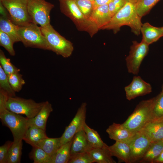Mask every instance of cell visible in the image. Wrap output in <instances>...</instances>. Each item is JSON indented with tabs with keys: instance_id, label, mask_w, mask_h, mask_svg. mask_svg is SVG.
I'll use <instances>...</instances> for the list:
<instances>
[{
	"instance_id": "cell-27",
	"label": "cell",
	"mask_w": 163,
	"mask_h": 163,
	"mask_svg": "<svg viewBox=\"0 0 163 163\" xmlns=\"http://www.w3.org/2000/svg\"><path fill=\"white\" fill-rule=\"evenodd\" d=\"M83 129L85 132L88 141L93 148H101L108 146L104 143L97 132L91 128L85 123Z\"/></svg>"
},
{
	"instance_id": "cell-23",
	"label": "cell",
	"mask_w": 163,
	"mask_h": 163,
	"mask_svg": "<svg viewBox=\"0 0 163 163\" xmlns=\"http://www.w3.org/2000/svg\"><path fill=\"white\" fill-rule=\"evenodd\" d=\"M163 151V141L152 142L145 153L140 163H154Z\"/></svg>"
},
{
	"instance_id": "cell-26",
	"label": "cell",
	"mask_w": 163,
	"mask_h": 163,
	"mask_svg": "<svg viewBox=\"0 0 163 163\" xmlns=\"http://www.w3.org/2000/svg\"><path fill=\"white\" fill-rule=\"evenodd\" d=\"M72 139L60 147L51 157V163H68L71 156L70 149Z\"/></svg>"
},
{
	"instance_id": "cell-33",
	"label": "cell",
	"mask_w": 163,
	"mask_h": 163,
	"mask_svg": "<svg viewBox=\"0 0 163 163\" xmlns=\"http://www.w3.org/2000/svg\"><path fill=\"white\" fill-rule=\"evenodd\" d=\"M152 112V119L163 120V91L155 97Z\"/></svg>"
},
{
	"instance_id": "cell-31",
	"label": "cell",
	"mask_w": 163,
	"mask_h": 163,
	"mask_svg": "<svg viewBox=\"0 0 163 163\" xmlns=\"http://www.w3.org/2000/svg\"><path fill=\"white\" fill-rule=\"evenodd\" d=\"M0 89L6 93L9 97L15 96V92L10 84L8 75L0 66Z\"/></svg>"
},
{
	"instance_id": "cell-39",
	"label": "cell",
	"mask_w": 163,
	"mask_h": 163,
	"mask_svg": "<svg viewBox=\"0 0 163 163\" xmlns=\"http://www.w3.org/2000/svg\"><path fill=\"white\" fill-rule=\"evenodd\" d=\"M13 142L8 141L0 147V163H7L10 149Z\"/></svg>"
},
{
	"instance_id": "cell-2",
	"label": "cell",
	"mask_w": 163,
	"mask_h": 163,
	"mask_svg": "<svg viewBox=\"0 0 163 163\" xmlns=\"http://www.w3.org/2000/svg\"><path fill=\"white\" fill-rule=\"evenodd\" d=\"M62 12L70 18L78 29L93 37L99 30L96 24L80 11L74 0H59Z\"/></svg>"
},
{
	"instance_id": "cell-14",
	"label": "cell",
	"mask_w": 163,
	"mask_h": 163,
	"mask_svg": "<svg viewBox=\"0 0 163 163\" xmlns=\"http://www.w3.org/2000/svg\"><path fill=\"white\" fill-rule=\"evenodd\" d=\"M109 138L115 141L129 142L136 133L130 131L123 124L113 123L106 130Z\"/></svg>"
},
{
	"instance_id": "cell-1",
	"label": "cell",
	"mask_w": 163,
	"mask_h": 163,
	"mask_svg": "<svg viewBox=\"0 0 163 163\" xmlns=\"http://www.w3.org/2000/svg\"><path fill=\"white\" fill-rule=\"evenodd\" d=\"M141 17L137 12L134 4L126 2L123 7L111 18L110 21L101 29L112 30L117 33L123 26H129L136 35L141 33L142 24Z\"/></svg>"
},
{
	"instance_id": "cell-18",
	"label": "cell",
	"mask_w": 163,
	"mask_h": 163,
	"mask_svg": "<svg viewBox=\"0 0 163 163\" xmlns=\"http://www.w3.org/2000/svg\"><path fill=\"white\" fill-rule=\"evenodd\" d=\"M111 18L108 4L100 5L94 9L90 18L99 30L107 25Z\"/></svg>"
},
{
	"instance_id": "cell-15",
	"label": "cell",
	"mask_w": 163,
	"mask_h": 163,
	"mask_svg": "<svg viewBox=\"0 0 163 163\" xmlns=\"http://www.w3.org/2000/svg\"><path fill=\"white\" fill-rule=\"evenodd\" d=\"M140 131L152 142L163 141V120L152 119Z\"/></svg>"
},
{
	"instance_id": "cell-22",
	"label": "cell",
	"mask_w": 163,
	"mask_h": 163,
	"mask_svg": "<svg viewBox=\"0 0 163 163\" xmlns=\"http://www.w3.org/2000/svg\"><path fill=\"white\" fill-rule=\"evenodd\" d=\"M48 137L45 130L35 126H30L28 127L23 140L32 147H34L38 142Z\"/></svg>"
},
{
	"instance_id": "cell-32",
	"label": "cell",
	"mask_w": 163,
	"mask_h": 163,
	"mask_svg": "<svg viewBox=\"0 0 163 163\" xmlns=\"http://www.w3.org/2000/svg\"><path fill=\"white\" fill-rule=\"evenodd\" d=\"M0 66L7 75L19 72L20 71L19 69L11 63L9 59L6 57L4 52L1 50H0Z\"/></svg>"
},
{
	"instance_id": "cell-24",
	"label": "cell",
	"mask_w": 163,
	"mask_h": 163,
	"mask_svg": "<svg viewBox=\"0 0 163 163\" xmlns=\"http://www.w3.org/2000/svg\"><path fill=\"white\" fill-rule=\"evenodd\" d=\"M107 147L92 148L89 152L94 162L97 163H115Z\"/></svg>"
},
{
	"instance_id": "cell-3",
	"label": "cell",
	"mask_w": 163,
	"mask_h": 163,
	"mask_svg": "<svg viewBox=\"0 0 163 163\" xmlns=\"http://www.w3.org/2000/svg\"><path fill=\"white\" fill-rule=\"evenodd\" d=\"M155 99V97L140 101L123 124L135 133L141 130L153 118Z\"/></svg>"
},
{
	"instance_id": "cell-5",
	"label": "cell",
	"mask_w": 163,
	"mask_h": 163,
	"mask_svg": "<svg viewBox=\"0 0 163 163\" xmlns=\"http://www.w3.org/2000/svg\"><path fill=\"white\" fill-rule=\"evenodd\" d=\"M0 119L3 124L10 129L13 136V142L23 140L29 126V119L6 108L0 110Z\"/></svg>"
},
{
	"instance_id": "cell-43",
	"label": "cell",
	"mask_w": 163,
	"mask_h": 163,
	"mask_svg": "<svg viewBox=\"0 0 163 163\" xmlns=\"http://www.w3.org/2000/svg\"><path fill=\"white\" fill-rule=\"evenodd\" d=\"M162 91H163V86L162 87Z\"/></svg>"
},
{
	"instance_id": "cell-13",
	"label": "cell",
	"mask_w": 163,
	"mask_h": 163,
	"mask_svg": "<svg viewBox=\"0 0 163 163\" xmlns=\"http://www.w3.org/2000/svg\"><path fill=\"white\" fill-rule=\"evenodd\" d=\"M126 98L130 101L135 98L150 93L152 88L150 84L139 76H134L128 85L125 87Z\"/></svg>"
},
{
	"instance_id": "cell-36",
	"label": "cell",
	"mask_w": 163,
	"mask_h": 163,
	"mask_svg": "<svg viewBox=\"0 0 163 163\" xmlns=\"http://www.w3.org/2000/svg\"><path fill=\"white\" fill-rule=\"evenodd\" d=\"M82 12L90 18L94 9L93 1L89 0H74Z\"/></svg>"
},
{
	"instance_id": "cell-19",
	"label": "cell",
	"mask_w": 163,
	"mask_h": 163,
	"mask_svg": "<svg viewBox=\"0 0 163 163\" xmlns=\"http://www.w3.org/2000/svg\"><path fill=\"white\" fill-rule=\"evenodd\" d=\"M53 111L52 104L48 101H45L44 104L37 115L29 119V126H35L46 130L47 120Z\"/></svg>"
},
{
	"instance_id": "cell-34",
	"label": "cell",
	"mask_w": 163,
	"mask_h": 163,
	"mask_svg": "<svg viewBox=\"0 0 163 163\" xmlns=\"http://www.w3.org/2000/svg\"><path fill=\"white\" fill-rule=\"evenodd\" d=\"M8 76L9 83L13 90L15 92L20 91L25 83L22 75L19 72L8 75Z\"/></svg>"
},
{
	"instance_id": "cell-6",
	"label": "cell",
	"mask_w": 163,
	"mask_h": 163,
	"mask_svg": "<svg viewBox=\"0 0 163 163\" xmlns=\"http://www.w3.org/2000/svg\"><path fill=\"white\" fill-rule=\"evenodd\" d=\"M18 34L20 41L26 47L49 50L47 43L40 27L33 22L19 26Z\"/></svg>"
},
{
	"instance_id": "cell-7",
	"label": "cell",
	"mask_w": 163,
	"mask_h": 163,
	"mask_svg": "<svg viewBox=\"0 0 163 163\" xmlns=\"http://www.w3.org/2000/svg\"><path fill=\"white\" fill-rule=\"evenodd\" d=\"M44 102L37 103L31 99L16 97H9L6 107L8 110L19 114H24L29 119L35 117L40 110Z\"/></svg>"
},
{
	"instance_id": "cell-25",
	"label": "cell",
	"mask_w": 163,
	"mask_h": 163,
	"mask_svg": "<svg viewBox=\"0 0 163 163\" xmlns=\"http://www.w3.org/2000/svg\"><path fill=\"white\" fill-rule=\"evenodd\" d=\"M60 140V137L55 138L48 137L38 142L35 147L41 148L52 157L61 146Z\"/></svg>"
},
{
	"instance_id": "cell-17",
	"label": "cell",
	"mask_w": 163,
	"mask_h": 163,
	"mask_svg": "<svg viewBox=\"0 0 163 163\" xmlns=\"http://www.w3.org/2000/svg\"><path fill=\"white\" fill-rule=\"evenodd\" d=\"M108 149L112 156L116 157L120 161L130 163L131 150L129 142L116 141L109 146Z\"/></svg>"
},
{
	"instance_id": "cell-16",
	"label": "cell",
	"mask_w": 163,
	"mask_h": 163,
	"mask_svg": "<svg viewBox=\"0 0 163 163\" xmlns=\"http://www.w3.org/2000/svg\"><path fill=\"white\" fill-rule=\"evenodd\" d=\"M87 140L84 129L77 133L72 139L70 149V155L88 152L92 149Z\"/></svg>"
},
{
	"instance_id": "cell-38",
	"label": "cell",
	"mask_w": 163,
	"mask_h": 163,
	"mask_svg": "<svg viewBox=\"0 0 163 163\" xmlns=\"http://www.w3.org/2000/svg\"><path fill=\"white\" fill-rule=\"evenodd\" d=\"M126 2L125 0H112L108 4L112 18L123 7Z\"/></svg>"
},
{
	"instance_id": "cell-11",
	"label": "cell",
	"mask_w": 163,
	"mask_h": 163,
	"mask_svg": "<svg viewBox=\"0 0 163 163\" xmlns=\"http://www.w3.org/2000/svg\"><path fill=\"white\" fill-rule=\"evenodd\" d=\"M87 104L82 103L75 117L60 137L61 145L70 141L78 132L83 129L85 123Z\"/></svg>"
},
{
	"instance_id": "cell-10",
	"label": "cell",
	"mask_w": 163,
	"mask_h": 163,
	"mask_svg": "<svg viewBox=\"0 0 163 163\" xmlns=\"http://www.w3.org/2000/svg\"><path fill=\"white\" fill-rule=\"evenodd\" d=\"M149 46L142 40L140 43L136 41L133 42L129 55L126 58L128 72L134 75L138 74L141 63L148 53Z\"/></svg>"
},
{
	"instance_id": "cell-4",
	"label": "cell",
	"mask_w": 163,
	"mask_h": 163,
	"mask_svg": "<svg viewBox=\"0 0 163 163\" xmlns=\"http://www.w3.org/2000/svg\"><path fill=\"white\" fill-rule=\"evenodd\" d=\"M40 28L47 43L49 50L65 58L71 55L74 47L71 42L61 36L51 24Z\"/></svg>"
},
{
	"instance_id": "cell-9",
	"label": "cell",
	"mask_w": 163,
	"mask_h": 163,
	"mask_svg": "<svg viewBox=\"0 0 163 163\" xmlns=\"http://www.w3.org/2000/svg\"><path fill=\"white\" fill-rule=\"evenodd\" d=\"M28 0H0L7 10L10 18L18 26L32 22L27 10Z\"/></svg>"
},
{
	"instance_id": "cell-41",
	"label": "cell",
	"mask_w": 163,
	"mask_h": 163,
	"mask_svg": "<svg viewBox=\"0 0 163 163\" xmlns=\"http://www.w3.org/2000/svg\"><path fill=\"white\" fill-rule=\"evenodd\" d=\"M163 163V151L159 156L155 160L154 163Z\"/></svg>"
},
{
	"instance_id": "cell-37",
	"label": "cell",
	"mask_w": 163,
	"mask_h": 163,
	"mask_svg": "<svg viewBox=\"0 0 163 163\" xmlns=\"http://www.w3.org/2000/svg\"><path fill=\"white\" fill-rule=\"evenodd\" d=\"M94 162L89 152L79 153L71 155L68 163Z\"/></svg>"
},
{
	"instance_id": "cell-42",
	"label": "cell",
	"mask_w": 163,
	"mask_h": 163,
	"mask_svg": "<svg viewBox=\"0 0 163 163\" xmlns=\"http://www.w3.org/2000/svg\"><path fill=\"white\" fill-rule=\"evenodd\" d=\"M138 0H125L126 2H129L134 4Z\"/></svg>"
},
{
	"instance_id": "cell-29",
	"label": "cell",
	"mask_w": 163,
	"mask_h": 163,
	"mask_svg": "<svg viewBox=\"0 0 163 163\" xmlns=\"http://www.w3.org/2000/svg\"><path fill=\"white\" fill-rule=\"evenodd\" d=\"M32 147L29 156L34 163H51V157L44 151L38 147Z\"/></svg>"
},
{
	"instance_id": "cell-45",
	"label": "cell",
	"mask_w": 163,
	"mask_h": 163,
	"mask_svg": "<svg viewBox=\"0 0 163 163\" xmlns=\"http://www.w3.org/2000/svg\"><path fill=\"white\" fill-rule=\"evenodd\" d=\"M163 32V27H162Z\"/></svg>"
},
{
	"instance_id": "cell-30",
	"label": "cell",
	"mask_w": 163,
	"mask_h": 163,
	"mask_svg": "<svg viewBox=\"0 0 163 163\" xmlns=\"http://www.w3.org/2000/svg\"><path fill=\"white\" fill-rule=\"evenodd\" d=\"M160 0H138L134 4L136 11L141 18L147 14Z\"/></svg>"
},
{
	"instance_id": "cell-35",
	"label": "cell",
	"mask_w": 163,
	"mask_h": 163,
	"mask_svg": "<svg viewBox=\"0 0 163 163\" xmlns=\"http://www.w3.org/2000/svg\"><path fill=\"white\" fill-rule=\"evenodd\" d=\"M14 43L8 35L0 30V46L3 47L12 56L15 55V52L13 47Z\"/></svg>"
},
{
	"instance_id": "cell-21",
	"label": "cell",
	"mask_w": 163,
	"mask_h": 163,
	"mask_svg": "<svg viewBox=\"0 0 163 163\" xmlns=\"http://www.w3.org/2000/svg\"><path fill=\"white\" fill-rule=\"evenodd\" d=\"M18 27L11 21L9 15H0V30L8 35L14 43L21 41L18 34Z\"/></svg>"
},
{
	"instance_id": "cell-8",
	"label": "cell",
	"mask_w": 163,
	"mask_h": 163,
	"mask_svg": "<svg viewBox=\"0 0 163 163\" xmlns=\"http://www.w3.org/2000/svg\"><path fill=\"white\" fill-rule=\"evenodd\" d=\"M54 5L45 0H28L27 10L32 22L41 27L50 24V14Z\"/></svg>"
},
{
	"instance_id": "cell-28",
	"label": "cell",
	"mask_w": 163,
	"mask_h": 163,
	"mask_svg": "<svg viewBox=\"0 0 163 163\" xmlns=\"http://www.w3.org/2000/svg\"><path fill=\"white\" fill-rule=\"evenodd\" d=\"M22 140L17 142L13 141L8 153L7 163L21 162L22 149Z\"/></svg>"
},
{
	"instance_id": "cell-40",
	"label": "cell",
	"mask_w": 163,
	"mask_h": 163,
	"mask_svg": "<svg viewBox=\"0 0 163 163\" xmlns=\"http://www.w3.org/2000/svg\"><path fill=\"white\" fill-rule=\"evenodd\" d=\"M112 0H94L93 4L94 9L101 5L108 4Z\"/></svg>"
},
{
	"instance_id": "cell-12",
	"label": "cell",
	"mask_w": 163,
	"mask_h": 163,
	"mask_svg": "<svg viewBox=\"0 0 163 163\" xmlns=\"http://www.w3.org/2000/svg\"><path fill=\"white\" fill-rule=\"evenodd\" d=\"M152 142L142 131L136 133L129 142L131 150L130 163L139 162Z\"/></svg>"
},
{
	"instance_id": "cell-20",
	"label": "cell",
	"mask_w": 163,
	"mask_h": 163,
	"mask_svg": "<svg viewBox=\"0 0 163 163\" xmlns=\"http://www.w3.org/2000/svg\"><path fill=\"white\" fill-rule=\"evenodd\" d=\"M141 33L142 36V40L149 45L157 41L163 36L162 27L153 26L148 22L142 24Z\"/></svg>"
},
{
	"instance_id": "cell-44",
	"label": "cell",
	"mask_w": 163,
	"mask_h": 163,
	"mask_svg": "<svg viewBox=\"0 0 163 163\" xmlns=\"http://www.w3.org/2000/svg\"><path fill=\"white\" fill-rule=\"evenodd\" d=\"M90 0V1H94V0Z\"/></svg>"
}]
</instances>
